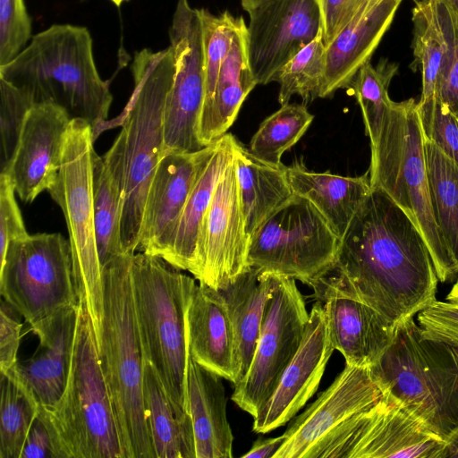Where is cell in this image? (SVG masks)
I'll return each mask as SVG.
<instances>
[{"label":"cell","mask_w":458,"mask_h":458,"mask_svg":"<svg viewBox=\"0 0 458 458\" xmlns=\"http://www.w3.org/2000/svg\"><path fill=\"white\" fill-rule=\"evenodd\" d=\"M437 282L412 219L384 191L371 188L341 239L335 263L309 286L318 301L356 300L397 326L436 301Z\"/></svg>","instance_id":"6da1fadb"},{"label":"cell","mask_w":458,"mask_h":458,"mask_svg":"<svg viewBox=\"0 0 458 458\" xmlns=\"http://www.w3.org/2000/svg\"><path fill=\"white\" fill-rule=\"evenodd\" d=\"M0 78L35 104L55 103L71 119L94 129L106 119L113 100L109 82L96 66L91 35L78 25L53 24L34 35L15 58L0 66Z\"/></svg>","instance_id":"7a4b0ae2"},{"label":"cell","mask_w":458,"mask_h":458,"mask_svg":"<svg viewBox=\"0 0 458 458\" xmlns=\"http://www.w3.org/2000/svg\"><path fill=\"white\" fill-rule=\"evenodd\" d=\"M131 255L103 267L104 311L97 346L123 458H156L143 403L145 357L134 308Z\"/></svg>","instance_id":"3957f363"},{"label":"cell","mask_w":458,"mask_h":458,"mask_svg":"<svg viewBox=\"0 0 458 458\" xmlns=\"http://www.w3.org/2000/svg\"><path fill=\"white\" fill-rule=\"evenodd\" d=\"M131 271L144 357L159 377L177 418L192 426L187 399L186 313L195 278L142 251L131 256Z\"/></svg>","instance_id":"277c9868"},{"label":"cell","mask_w":458,"mask_h":458,"mask_svg":"<svg viewBox=\"0 0 458 458\" xmlns=\"http://www.w3.org/2000/svg\"><path fill=\"white\" fill-rule=\"evenodd\" d=\"M131 71L134 91L115 138L124 196L122 242L128 255L139 250L146 196L164 147V108L174 75L170 47L135 52Z\"/></svg>","instance_id":"5b68a950"},{"label":"cell","mask_w":458,"mask_h":458,"mask_svg":"<svg viewBox=\"0 0 458 458\" xmlns=\"http://www.w3.org/2000/svg\"><path fill=\"white\" fill-rule=\"evenodd\" d=\"M59 458H123L94 327L79 298L70 372L64 392L50 409L38 405Z\"/></svg>","instance_id":"8992f818"},{"label":"cell","mask_w":458,"mask_h":458,"mask_svg":"<svg viewBox=\"0 0 458 458\" xmlns=\"http://www.w3.org/2000/svg\"><path fill=\"white\" fill-rule=\"evenodd\" d=\"M368 170L371 188L384 191L412 219L429 250L438 281L458 275L437 225L428 191L424 135L417 102H393Z\"/></svg>","instance_id":"52a82bcc"},{"label":"cell","mask_w":458,"mask_h":458,"mask_svg":"<svg viewBox=\"0 0 458 458\" xmlns=\"http://www.w3.org/2000/svg\"><path fill=\"white\" fill-rule=\"evenodd\" d=\"M381 386L432 432L447 440L458 428V368L442 343L423 338L411 318L370 368Z\"/></svg>","instance_id":"ba28073f"},{"label":"cell","mask_w":458,"mask_h":458,"mask_svg":"<svg viewBox=\"0 0 458 458\" xmlns=\"http://www.w3.org/2000/svg\"><path fill=\"white\" fill-rule=\"evenodd\" d=\"M94 130L83 120L72 119L57 178L47 191L64 216L78 299L86 302L98 341L103 319L104 293L92 191Z\"/></svg>","instance_id":"9c48e42d"},{"label":"cell","mask_w":458,"mask_h":458,"mask_svg":"<svg viewBox=\"0 0 458 458\" xmlns=\"http://www.w3.org/2000/svg\"><path fill=\"white\" fill-rule=\"evenodd\" d=\"M0 293L30 326L78 304L69 240L42 233L10 242L0 262Z\"/></svg>","instance_id":"30bf717a"},{"label":"cell","mask_w":458,"mask_h":458,"mask_svg":"<svg viewBox=\"0 0 458 458\" xmlns=\"http://www.w3.org/2000/svg\"><path fill=\"white\" fill-rule=\"evenodd\" d=\"M340 242L318 209L294 194L251 235L248 263L309 285L335 263Z\"/></svg>","instance_id":"8fae6325"},{"label":"cell","mask_w":458,"mask_h":458,"mask_svg":"<svg viewBox=\"0 0 458 458\" xmlns=\"http://www.w3.org/2000/svg\"><path fill=\"white\" fill-rule=\"evenodd\" d=\"M384 390L377 403L344 423L310 458H443L445 440Z\"/></svg>","instance_id":"7c38bea8"},{"label":"cell","mask_w":458,"mask_h":458,"mask_svg":"<svg viewBox=\"0 0 458 458\" xmlns=\"http://www.w3.org/2000/svg\"><path fill=\"white\" fill-rule=\"evenodd\" d=\"M308 320L305 301L295 279L276 275L250 367L243 380L234 386L232 395L253 418L273 394L296 354Z\"/></svg>","instance_id":"4fadbf2b"},{"label":"cell","mask_w":458,"mask_h":458,"mask_svg":"<svg viewBox=\"0 0 458 458\" xmlns=\"http://www.w3.org/2000/svg\"><path fill=\"white\" fill-rule=\"evenodd\" d=\"M169 38L174 75L164 108L162 154L195 152L205 148L198 138L205 98L204 47L199 9L189 0H178Z\"/></svg>","instance_id":"5bb4252c"},{"label":"cell","mask_w":458,"mask_h":458,"mask_svg":"<svg viewBox=\"0 0 458 458\" xmlns=\"http://www.w3.org/2000/svg\"><path fill=\"white\" fill-rule=\"evenodd\" d=\"M250 241L233 158L203 217L191 275L215 290L227 287L250 267Z\"/></svg>","instance_id":"9a60e30c"},{"label":"cell","mask_w":458,"mask_h":458,"mask_svg":"<svg viewBox=\"0 0 458 458\" xmlns=\"http://www.w3.org/2000/svg\"><path fill=\"white\" fill-rule=\"evenodd\" d=\"M248 13L249 60L261 85L272 82L280 68L322 31L315 0H269Z\"/></svg>","instance_id":"2e32d148"},{"label":"cell","mask_w":458,"mask_h":458,"mask_svg":"<svg viewBox=\"0 0 458 458\" xmlns=\"http://www.w3.org/2000/svg\"><path fill=\"white\" fill-rule=\"evenodd\" d=\"M384 394L370 368L345 363L328 388L287 428L285 440L274 458H310L344 423Z\"/></svg>","instance_id":"e0dca14e"},{"label":"cell","mask_w":458,"mask_h":458,"mask_svg":"<svg viewBox=\"0 0 458 458\" xmlns=\"http://www.w3.org/2000/svg\"><path fill=\"white\" fill-rule=\"evenodd\" d=\"M335 351L324 303L310 312L301 344L269 399L253 418L256 433H268L292 420L317 391Z\"/></svg>","instance_id":"ac0fdd59"},{"label":"cell","mask_w":458,"mask_h":458,"mask_svg":"<svg viewBox=\"0 0 458 458\" xmlns=\"http://www.w3.org/2000/svg\"><path fill=\"white\" fill-rule=\"evenodd\" d=\"M72 119L60 106L38 103L29 110L16 149L5 172L26 203L48 191L60 170L66 131Z\"/></svg>","instance_id":"d6986e66"},{"label":"cell","mask_w":458,"mask_h":458,"mask_svg":"<svg viewBox=\"0 0 458 458\" xmlns=\"http://www.w3.org/2000/svg\"><path fill=\"white\" fill-rule=\"evenodd\" d=\"M216 145L162 154L146 196L139 250L165 257L199 173Z\"/></svg>","instance_id":"ffe728a7"},{"label":"cell","mask_w":458,"mask_h":458,"mask_svg":"<svg viewBox=\"0 0 458 458\" xmlns=\"http://www.w3.org/2000/svg\"><path fill=\"white\" fill-rule=\"evenodd\" d=\"M78 304L61 309L30 325L39 340L35 353L11 369L27 386L40 406L50 409L63 395L70 372Z\"/></svg>","instance_id":"44dd1931"},{"label":"cell","mask_w":458,"mask_h":458,"mask_svg":"<svg viewBox=\"0 0 458 458\" xmlns=\"http://www.w3.org/2000/svg\"><path fill=\"white\" fill-rule=\"evenodd\" d=\"M186 331L191 358L235 385L238 382L235 336L217 290L196 284L187 309Z\"/></svg>","instance_id":"7402d4cb"},{"label":"cell","mask_w":458,"mask_h":458,"mask_svg":"<svg viewBox=\"0 0 458 458\" xmlns=\"http://www.w3.org/2000/svg\"><path fill=\"white\" fill-rule=\"evenodd\" d=\"M403 0H382L353 19L326 46V70L319 98L350 88L360 69L370 61Z\"/></svg>","instance_id":"603a6c76"},{"label":"cell","mask_w":458,"mask_h":458,"mask_svg":"<svg viewBox=\"0 0 458 458\" xmlns=\"http://www.w3.org/2000/svg\"><path fill=\"white\" fill-rule=\"evenodd\" d=\"M331 341L345 363L371 368L394 342L397 326L365 303L342 297L323 302Z\"/></svg>","instance_id":"cb8c5ba5"},{"label":"cell","mask_w":458,"mask_h":458,"mask_svg":"<svg viewBox=\"0 0 458 458\" xmlns=\"http://www.w3.org/2000/svg\"><path fill=\"white\" fill-rule=\"evenodd\" d=\"M222 378L189 354L187 399L196 458L233 457V436L227 420V401Z\"/></svg>","instance_id":"d4e9b609"},{"label":"cell","mask_w":458,"mask_h":458,"mask_svg":"<svg viewBox=\"0 0 458 458\" xmlns=\"http://www.w3.org/2000/svg\"><path fill=\"white\" fill-rule=\"evenodd\" d=\"M256 85L249 60L247 25L240 16L230 50L218 74L213 99L199 117L198 138L203 147L211 145L226 133Z\"/></svg>","instance_id":"484cf974"},{"label":"cell","mask_w":458,"mask_h":458,"mask_svg":"<svg viewBox=\"0 0 458 458\" xmlns=\"http://www.w3.org/2000/svg\"><path fill=\"white\" fill-rule=\"evenodd\" d=\"M285 171L293 193L308 199L342 239L371 191L369 172L359 176L317 173L301 160Z\"/></svg>","instance_id":"4316f807"},{"label":"cell","mask_w":458,"mask_h":458,"mask_svg":"<svg viewBox=\"0 0 458 458\" xmlns=\"http://www.w3.org/2000/svg\"><path fill=\"white\" fill-rule=\"evenodd\" d=\"M236 140L231 133L218 139L215 150L199 173L163 258L178 269L191 274L193 271L199 228L215 187L233 158Z\"/></svg>","instance_id":"83f0119b"},{"label":"cell","mask_w":458,"mask_h":458,"mask_svg":"<svg viewBox=\"0 0 458 458\" xmlns=\"http://www.w3.org/2000/svg\"><path fill=\"white\" fill-rule=\"evenodd\" d=\"M275 279L276 274L250 267L227 287L217 290L234 332L238 361L236 384L243 380L250 367Z\"/></svg>","instance_id":"f1b7e54d"},{"label":"cell","mask_w":458,"mask_h":458,"mask_svg":"<svg viewBox=\"0 0 458 458\" xmlns=\"http://www.w3.org/2000/svg\"><path fill=\"white\" fill-rule=\"evenodd\" d=\"M413 72L421 73V95L417 109L423 132L429 126L437 101L440 79L445 65L448 43L437 0H413Z\"/></svg>","instance_id":"f546056e"},{"label":"cell","mask_w":458,"mask_h":458,"mask_svg":"<svg viewBox=\"0 0 458 458\" xmlns=\"http://www.w3.org/2000/svg\"><path fill=\"white\" fill-rule=\"evenodd\" d=\"M233 163L240 189L247 232L251 235L293 195L285 167L269 165L255 157L236 140Z\"/></svg>","instance_id":"4dcf8cb0"},{"label":"cell","mask_w":458,"mask_h":458,"mask_svg":"<svg viewBox=\"0 0 458 458\" xmlns=\"http://www.w3.org/2000/svg\"><path fill=\"white\" fill-rule=\"evenodd\" d=\"M142 394L156 458H196L192 426L177 418L159 377L146 359Z\"/></svg>","instance_id":"1f68e13d"},{"label":"cell","mask_w":458,"mask_h":458,"mask_svg":"<svg viewBox=\"0 0 458 458\" xmlns=\"http://www.w3.org/2000/svg\"><path fill=\"white\" fill-rule=\"evenodd\" d=\"M92 191L97 246L104 265L125 254L122 242L124 196L122 182L96 151L92 157Z\"/></svg>","instance_id":"d6a6232c"},{"label":"cell","mask_w":458,"mask_h":458,"mask_svg":"<svg viewBox=\"0 0 458 458\" xmlns=\"http://www.w3.org/2000/svg\"><path fill=\"white\" fill-rule=\"evenodd\" d=\"M427 175L434 217L444 244L458 267V165L424 139Z\"/></svg>","instance_id":"836d02e7"},{"label":"cell","mask_w":458,"mask_h":458,"mask_svg":"<svg viewBox=\"0 0 458 458\" xmlns=\"http://www.w3.org/2000/svg\"><path fill=\"white\" fill-rule=\"evenodd\" d=\"M0 386V458H21L39 404L12 369L1 373Z\"/></svg>","instance_id":"e575fe53"},{"label":"cell","mask_w":458,"mask_h":458,"mask_svg":"<svg viewBox=\"0 0 458 458\" xmlns=\"http://www.w3.org/2000/svg\"><path fill=\"white\" fill-rule=\"evenodd\" d=\"M313 119L305 105L284 104L260 123L248 149L263 162L282 165L283 154L300 140Z\"/></svg>","instance_id":"d590c367"},{"label":"cell","mask_w":458,"mask_h":458,"mask_svg":"<svg viewBox=\"0 0 458 458\" xmlns=\"http://www.w3.org/2000/svg\"><path fill=\"white\" fill-rule=\"evenodd\" d=\"M398 72V65L382 58L376 66L365 64L356 74L350 88L360 107L366 135L370 146L377 141L393 100L388 88Z\"/></svg>","instance_id":"8d00e7d4"},{"label":"cell","mask_w":458,"mask_h":458,"mask_svg":"<svg viewBox=\"0 0 458 458\" xmlns=\"http://www.w3.org/2000/svg\"><path fill=\"white\" fill-rule=\"evenodd\" d=\"M326 70V45L322 31L303 47L275 75L279 84L278 102L289 103L293 95L305 101L318 98Z\"/></svg>","instance_id":"74e56055"},{"label":"cell","mask_w":458,"mask_h":458,"mask_svg":"<svg viewBox=\"0 0 458 458\" xmlns=\"http://www.w3.org/2000/svg\"><path fill=\"white\" fill-rule=\"evenodd\" d=\"M1 171L6 169L17 147L29 110L35 103L24 92L0 78Z\"/></svg>","instance_id":"f35d334b"},{"label":"cell","mask_w":458,"mask_h":458,"mask_svg":"<svg viewBox=\"0 0 458 458\" xmlns=\"http://www.w3.org/2000/svg\"><path fill=\"white\" fill-rule=\"evenodd\" d=\"M24 0H0V66L15 58L31 39Z\"/></svg>","instance_id":"ab89813d"},{"label":"cell","mask_w":458,"mask_h":458,"mask_svg":"<svg viewBox=\"0 0 458 458\" xmlns=\"http://www.w3.org/2000/svg\"><path fill=\"white\" fill-rule=\"evenodd\" d=\"M437 4L448 52L437 99L458 119V13L442 0H437Z\"/></svg>","instance_id":"60d3db41"},{"label":"cell","mask_w":458,"mask_h":458,"mask_svg":"<svg viewBox=\"0 0 458 458\" xmlns=\"http://www.w3.org/2000/svg\"><path fill=\"white\" fill-rule=\"evenodd\" d=\"M423 338L458 347V305L435 301L417 317Z\"/></svg>","instance_id":"b9f144b4"},{"label":"cell","mask_w":458,"mask_h":458,"mask_svg":"<svg viewBox=\"0 0 458 458\" xmlns=\"http://www.w3.org/2000/svg\"><path fill=\"white\" fill-rule=\"evenodd\" d=\"M15 189L5 172L0 174V262L4 259L10 242L25 238L26 231L17 205Z\"/></svg>","instance_id":"7bdbcfd3"},{"label":"cell","mask_w":458,"mask_h":458,"mask_svg":"<svg viewBox=\"0 0 458 458\" xmlns=\"http://www.w3.org/2000/svg\"><path fill=\"white\" fill-rule=\"evenodd\" d=\"M318 5L325 45L353 19L366 12L369 0H315Z\"/></svg>","instance_id":"ee69618b"},{"label":"cell","mask_w":458,"mask_h":458,"mask_svg":"<svg viewBox=\"0 0 458 458\" xmlns=\"http://www.w3.org/2000/svg\"><path fill=\"white\" fill-rule=\"evenodd\" d=\"M423 135L458 165V119L438 99Z\"/></svg>","instance_id":"f6af8a7d"},{"label":"cell","mask_w":458,"mask_h":458,"mask_svg":"<svg viewBox=\"0 0 458 458\" xmlns=\"http://www.w3.org/2000/svg\"><path fill=\"white\" fill-rule=\"evenodd\" d=\"M16 311L4 300L0 308V373H5L17 363L22 324L14 315Z\"/></svg>","instance_id":"bcb514c9"},{"label":"cell","mask_w":458,"mask_h":458,"mask_svg":"<svg viewBox=\"0 0 458 458\" xmlns=\"http://www.w3.org/2000/svg\"><path fill=\"white\" fill-rule=\"evenodd\" d=\"M21 458H59L54 436L39 412L28 434Z\"/></svg>","instance_id":"7dc6e473"},{"label":"cell","mask_w":458,"mask_h":458,"mask_svg":"<svg viewBox=\"0 0 458 458\" xmlns=\"http://www.w3.org/2000/svg\"><path fill=\"white\" fill-rule=\"evenodd\" d=\"M284 440L285 437L284 434L272 438H259L253 443L251 448L246 454H244L242 457L274 458L275 454L279 450Z\"/></svg>","instance_id":"c3c4849f"},{"label":"cell","mask_w":458,"mask_h":458,"mask_svg":"<svg viewBox=\"0 0 458 458\" xmlns=\"http://www.w3.org/2000/svg\"><path fill=\"white\" fill-rule=\"evenodd\" d=\"M445 442L443 458H458V428Z\"/></svg>","instance_id":"681fc988"},{"label":"cell","mask_w":458,"mask_h":458,"mask_svg":"<svg viewBox=\"0 0 458 458\" xmlns=\"http://www.w3.org/2000/svg\"><path fill=\"white\" fill-rule=\"evenodd\" d=\"M269 0H241L242 6L244 11L250 12L258 5Z\"/></svg>","instance_id":"f907efd6"},{"label":"cell","mask_w":458,"mask_h":458,"mask_svg":"<svg viewBox=\"0 0 458 458\" xmlns=\"http://www.w3.org/2000/svg\"><path fill=\"white\" fill-rule=\"evenodd\" d=\"M442 344L445 347V350L448 353L449 357L452 359L455 366L458 368V347L452 346L444 343Z\"/></svg>","instance_id":"816d5d0a"},{"label":"cell","mask_w":458,"mask_h":458,"mask_svg":"<svg viewBox=\"0 0 458 458\" xmlns=\"http://www.w3.org/2000/svg\"><path fill=\"white\" fill-rule=\"evenodd\" d=\"M446 301L458 305V278L446 296Z\"/></svg>","instance_id":"f5cc1de1"},{"label":"cell","mask_w":458,"mask_h":458,"mask_svg":"<svg viewBox=\"0 0 458 458\" xmlns=\"http://www.w3.org/2000/svg\"><path fill=\"white\" fill-rule=\"evenodd\" d=\"M382 0H369V4H368V6H367V10L372 8L373 6H375L376 4H377L379 2H381ZM366 10V11H367Z\"/></svg>","instance_id":"db71d44e"},{"label":"cell","mask_w":458,"mask_h":458,"mask_svg":"<svg viewBox=\"0 0 458 458\" xmlns=\"http://www.w3.org/2000/svg\"><path fill=\"white\" fill-rule=\"evenodd\" d=\"M114 4H115L117 7L121 6L124 2H127L129 0H110Z\"/></svg>","instance_id":"11a10c76"}]
</instances>
